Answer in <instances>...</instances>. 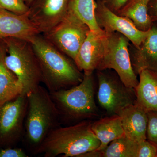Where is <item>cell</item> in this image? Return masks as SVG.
Segmentation results:
<instances>
[{"label":"cell","instance_id":"obj_15","mask_svg":"<svg viewBox=\"0 0 157 157\" xmlns=\"http://www.w3.org/2000/svg\"><path fill=\"white\" fill-rule=\"evenodd\" d=\"M132 53L131 61L137 75L145 70L157 73V25L154 23L146 39Z\"/></svg>","mask_w":157,"mask_h":157},{"label":"cell","instance_id":"obj_14","mask_svg":"<svg viewBox=\"0 0 157 157\" xmlns=\"http://www.w3.org/2000/svg\"><path fill=\"white\" fill-rule=\"evenodd\" d=\"M118 115L125 137L137 143L147 140V111L135 103L124 108Z\"/></svg>","mask_w":157,"mask_h":157},{"label":"cell","instance_id":"obj_4","mask_svg":"<svg viewBox=\"0 0 157 157\" xmlns=\"http://www.w3.org/2000/svg\"><path fill=\"white\" fill-rule=\"evenodd\" d=\"M49 93L58 111L61 125H71L98 115L93 73H84L82 81L77 85Z\"/></svg>","mask_w":157,"mask_h":157},{"label":"cell","instance_id":"obj_24","mask_svg":"<svg viewBox=\"0 0 157 157\" xmlns=\"http://www.w3.org/2000/svg\"><path fill=\"white\" fill-rule=\"evenodd\" d=\"M157 157V145L147 140L138 143L137 157Z\"/></svg>","mask_w":157,"mask_h":157},{"label":"cell","instance_id":"obj_11","mask_svg":"<svg viewBox=\"0 0 157 157\" xmlns=\"http://www.w3.org/2000/svg\"><path fill=\"white\" fill-rule=\"evenodd\" d=\"M70 0H39L29 8V18L41 33L49 32L70 11Z\"/></svg>","mask_w":157,"mask_h":157},{"label":"cell","instance_id":"obj_18","mask_svg":"<svg viewBox=\"0 0 157 157\" xmlns=\"http://www.w3.org/2000/svg\"><path fill=\"white\" fill-rule=\"evenodd\" d=\"M5 48L0 39V104L11 101L23 93V86L16 75L4 62Z\"/></svg>","mask_w":157,"mask_h":157},{"label":"cell","instance_id":"obj_20","mask_svg":"<svg viewBox=\"0 0 157 157\" xmlns=\"http://www.w3.org/2000/svg\"><path fill=\"white\" fill-rule=\"evenodd\" d=\"M138 143L125 136L113 140L103 150H94L79 157H137Z\"/></svg>","mask_w":157,"mask_h":157},{"label":"cell","instance_id":"obj_5","mask_svg":"<svg viewBox=\"0 0 157 157\" xmlns=\"http://www.w3.org/2000/svg\"><path fill=\"white\" fill-rule=\"evenodd\" d=\"M5 48L4 62L7 67L16 75L27 94L42 82L39 62L28 40L18 38H1Z\"/></svg>","mask_w":157,"mask_h":157},{"label":"cell","instance_id":"obj_28","mask_svg":"<svg viewBox=\"0 0 157 157\" xmlns=\"http://www.w3.org/2000/svg\"><path fill=\"white\" fill-rule=\"evenodd\" d=\"M27 1L28 2H29L31 3V2H33V1H34V0H27Z\"/></svg>","mask_w":157,"mask_h":157},{"label":"cell","instance_id":"obj_1","mask_svg":"<svg viewBox=\"0 0 157 157\" xmlns=\"http://www.w3.org/2000/svg\"><path fill=\"white\" fill-rule=\"evenodd\" d=\"M28 41L36 57L42 75V82L49 92L67 89L81 82L83 74L70 60L40 34Z\"/></svg>","mask_w":157,"mask_h":157},{"label":"cell","instance_id":"obj_12","mask_svg":"<svg viewBox=\"0 0 157 157\" xmlns=\"http://www.w3.org/2000/svg\"><path fill=\"white\" fill-rule=\"evenodd\" d=\"M105 31L98 33L90 30L79 48L74 63L84 73H92L97 70L105 52Z\"/></svg>","mask_w":157,"mask_h":157},{"label":"cell","instance_id":"obj_21","mask_svg":"<svg viewBox=\"0 0 157 157\" xmlns=\"http://www.w3.org/2000/svg\"><path fill=\"white\" fill-rule=\"evenodd\" d=\"M95 0H70V10L87 25L90 30L104 32L99 26L95 17Z\"/></svg>","mask_w":157,"mask_h":157},{"label":"cell","instance_id":"obj_25","mask_svg":"<svg viewBox=\"0 0 157 157\" xmlns=\"http://www.w3.org/2000/svg\"><path fill=\"white\" fill-rule=\"evenodd\" d=\"M11 147L0 149V157H28L22 149Z\"/></svg>","mask_w":157,"mask_h":157},{"label":"cell","instance_id":"obj_19","mask_svg":"<svg viewBox=\"0 0 157 157\" xmlns=\"http://www.w3.org/2000/svg\"><path fill=\"white\" fill-rule=\"evenodd\" d=\"M150 1L128 0L117 14L131 19L140 30H148L153 24L148 14Z\"/></svg>","mask_w":157,"mask_h":157},{"label":"cell","instance_id":"obj_10","mask_svg":"<svg viewBox=\"0 0 157 157\" xmlns=\"http://www.w3.org/2000/svg\"><path fill=\"white\" fill-rule=\"evenodd\" d=\"M96 2L95 17L99 26L106 33H118L126 37L137 48L146 39L149 30L141 31L128 17L119 15L105 5Z\"/></svg>","mask_w":157,"mask_h":157},{"label":"cell","instance_id":"obj_22","mask_svg":"<svg viewBox=\"0 0 157 157\" xmlns=\"http://www.w3.org/2000/svg\"><path fill=\"white\" fill-rule=\"evenodd\" d=\"M0 9L18 15H27L29 7L24 0H0Z\"/></svg>","mask_w":157,"mask_h":157},{"label":"cell","instance_id":"obj_26","mask_svg":"<svg viewBox=\"0 0 157 157\" xmlns=\"http://www.w3.org/2000/svg\"><path fill=\"white\" fill-rule=\"evenodd\" d=\"M102 3L116 14L118 13L128 0H95Z\"/></svg>","mask_w":157,"mask_h":157},{"label":"cell","instance_id":"obj_2","mask_svg":"<svg viewBox=\"0 0 157 157\" xmlns=\"http://www.w3.org/2000/svg\"><path fill=\"white\" fill-rule=\"evenodd\" d=\"M27 97L23 138L29 149L36 155L48 134L61 125L57 109L46 88L39 85L27 94Z\"/></svg>","mask_w":157,"mask_h":157},{"label":"cell","instance_id":"obj_8","mask_svg":"<svg viewBox=\"0 0 157 157\" xmlns=\"http://www.w3.org/2000/svg\"><path fill=\"white\" fill-rule=\"evenodd\" d=\"M27 104L24 93L0 104V149L13 147L23 137Z\"/></svg>","mask_w":157,"mask_h":157},{"label":"cell","instance_id":"obj_16","mask_svg":"<svg viewBox=\"0 0 157 157\" xmlns=\"http://www.w3.org/2000/svg\"><path fill=\"white\" fill-rule=\"evenodd\" d=\"M139 82L135 88L136 102L146 111H157V73L145 70L140 71Z\"/></svg>","mask_w":157,"mask_h":157},{"label":"cell","instance_id":"obj_7","mask_svg":"<svg viewBox=\"0 0 157 157\" xmlns=\"http://www.w3.org/2000/svg\"><path fill=\"white\" fill-rule=\"evenodd\" d=\"M90 30L87 25L70 10L64 19L44 34V37L74 62Z\"/></svg>","mask_w":157,"mask_h":157},{"label":"cell","instance_id":"obj_23","mask_svg":"<svg viewBox=\"0 0 157 157\" xmlns=\"http://www.w3.org/2000/svg\"><path fill=\"white\" fill-rule=\"evenodd\" d=\"M147 114L148 123L147 139L157 145V111H147Z\"/></svg>","mask_w":157,"mask_h":157},{"label":"cell","instance_id":"obj_13","mask_svg":"<svg viewBox=\"0 0 157 157\" xmlns=\"http://www.w3.org/2000/svg\"><path fill=\"white\" fill-rule=\"evenodd\" d=\"M41 33L27 15H18L0 9V38H15L28 40Z\"/></svg>","mask_w":157,"mask_h":157},{"label":"cell","instance_id":"obj_17","mask_svg":"<svg viewBox=\"0 0 157 157\" xmlns=\"http://www.w3.org/2000/svg\"><path fill=\"white\" fill-rule=\"evenodd\" d=\"M91 128L101 142L95 150H103L113 140L125 136L121 117L118 115L109 116L92 123Z\"/></svg>","mask_w":157,"mask_h":157},{"label":"cell","instance_id":"obj_3","mask_svg":"<svg viewBox=\"0 0 157 157\" xmlns=\"http://www.w3.org/2000/svg\"><path fill=\"white\" fill-rule=\"evenodd\" d=\"M92 123L84 121L78 123L56 128L48 134L36 155L45 157H79L93 151L100 146L101 142L94 134Z\"/></svg>","mask_w":157,"mask_h":157},{"label":"cell","instance_id":"obj_6","mask_svg":"<svg viewBox=\"0 0 157 157\" xmlns=\"http://www.w3.org/2000/svg\"><path fill=\"white\" fill-rule=\"evenodd\" d=\"M129 43L128 39L119 33H106L104 54L97 70L113 69L126 86L135 89L139 80L132 67Z\"/></svg>","mask_w":157,"mask_h":157},{"label":"cell","instance_id":"obj_29","mask_svg":"<svg viewBox=\"0 0 157 157\" xmlns=\"http://www.w3.org/2000/svg\"><path fill=\"white\" fill-rule=\"evenodd\" d=\"M0 39H1V38H0Z\"/></svg>","mask_w":157,"mask_h":157},{"label":"cell","instance_id":"obj_9","mask_svg":"<svg viewBox=\"0 0 157 157\" xmlns=\"http://www.w3.org/2000/svg\"><path fill=\"white\" fill-rule=\"evenodd\" d=\"M97 98L100 106L109 116L118 115L128 106L136 102L135 88L127 87L120 78L98 70Z\"/></svg>","mask_w":157,"mask_h":157},{"label":"cell","instance_id":"obj_27","mask_svg":"<svg viewBox=\"0 0 157 157\" xmlns=\"http://www.w3.org/2000/svg\"><path fill=\"white\" fill-rule=\"evenodd\" d=\"M148 14L153 22L157 21V0H151L148 5Z\"/></svg>","mask_w":157,"mask_h":157}]
</instances>
